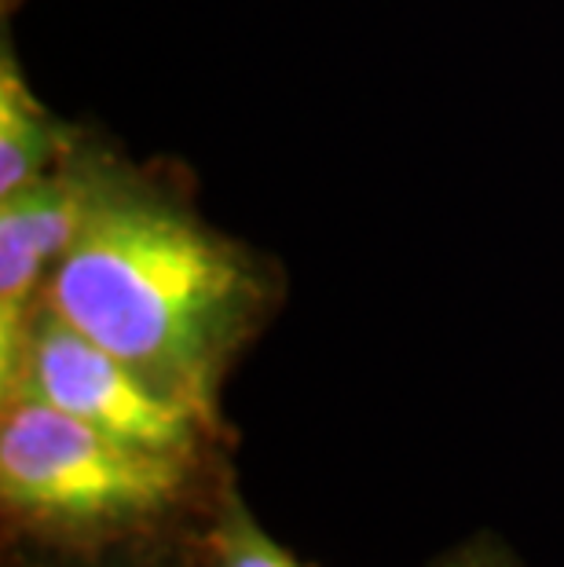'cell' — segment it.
<instances>
[{"instance_id": "1", "label": "cell", "mask_w": 564, "mask_h": 567, "mask_svg": "<svg viewBox=\"0 0 564 567\" xmlns=\"http://www.w3.org/2000/svg\"><path fill=\"white\" fill-rule=\"evenodd\" d=\"M44 305L151 389L232 432L227 378L279 319L286 271L271 252L202 216L191 168L170 158L136 162L111 143Z\"/></svg>"}, {"instance_id": "4", "label": "cell", "mask_w": 564, "mask_h": 567, "mask_svg": "<svg viewBox=\"0 0 564 567\" xmlns=\"http://www.w3.org/2000/svg\"><path fill=\"white\" fill-rule=\"evenodd\" d=\"M111 143L106 132L85 125L63 162L33 184L0 195V378L16 367L33 311L44 305L48 279L85 224Z\"/></svg>"}, {"instance_id": "6", "label": "cell", "mask_w": 564, "mask_h": 567, "mask_svg": "<svg viewBox=\"0 0 564 567\" xmlns=\"http://www.w3.org/2000/svg\"><path fill=\"white\" fill-rule=\"evenodd\" d=\"M191 567H305L283 542H275L238 491L235 468L224 476L217 498L187 535Z\"/></svg>"}, {"instance_id": "5", "label": "cell", "mask_w": 564, "mask_h": 567, "mask_svg": "<svg viewBox=\"0 0 564 567\" xmlns=\"http://www.w3.org/2000/svg\"><path fill=\"white\" fill-rule=\"evenodd\" d=\"M85 125L66 122L33 95L8 30L0 41V195L33 184L66 158Z\"/></svg>"}, {"instance_id": "7", "label": "cell", "mask_w": 564, "mask_h": 567, "mask_svg": "<svg viewBox=\"0 0 564 567\" xmlns=\"http://www.w3.org/2000/svg\"><path fill=\"white\" fill-rule=\"evenodd\" d=\"M187 535H191V527L184 535L122 542V546H95V549H59V546H33V542H0V567H191L187 564Z\"/></svg>"}, {"instance_id": "9", "label": "cell", "mask_w": 564, "mask_h": 567, "mask_svg": "<svg viewBox=\"0 0 564 567\" xmlns=\"http://www.w3.org/2000/svg\"><path fill=\"white\" fill-rule=\"evenodd\" d=\"M22 4H27V0H0V11H4V19H8L11 11H16V8H22Z\"/></svg>"}, {"instance_id": "3", "label": "cell", "mask_w": 564, "mask_h": 567, "mask_svg": "<svg viewBox=\"0 0 564 567\" xmlns=\"http://www.w3.org/2000/svg\"><path fill=\"white\" fill-rule=\"evenodd\" d=\"M38 400L125 443L176 457H224L232 432L151 389L129 363L41 305L19 344L16 367L0 378V403Z\"/></svg>"}, {"instance_id": "8", "label": "cell", "mask_w": 564, "mask_h": 567, "mask_svg": "<svg viewBox=\"0 0 564 567\" xmlns=\"http://www.w3.org/2000/svg\"><path fill=\"white\" fill-rule=\"evenodd\" d=\"M425 567H527V564L499 530L480 527L473 535L459 538L454 546L440 549Z\"/></svg>"}, {"instance_id": "2", "label": "cell", "mask_w": 564, "mask_h": 567, "mask_svg": "<svg viewBox=\"0 0 564 567\" xmlns=\"http://www.w3.org/2000/svg\"><path fill=\"white\" fill-rule=\"evenodd\" d=\"M232 457L125 443L38 400L0 403V542L95 549L184 535Z\"/></svg>"}]
</instances>
